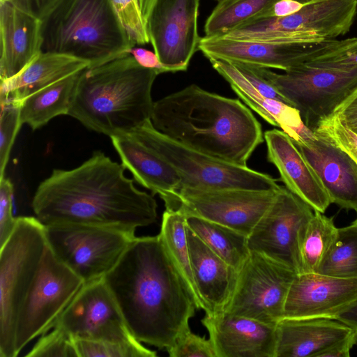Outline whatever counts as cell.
<instances>
[{"instance_id": "obj_36", "label": "cell", "mask_w": 357, "mask_h": 357, "mask_svg": "<svg viewBox=\"0 0 357 357\" xmlns=\"http://www.w3.org/2000/svg\"><path fill=\"white\" fill-rule=\"evenodd\" d=\"M0 179L9 160L10 151L22 125L20 118V102L8 101L0 103Z\"/></svg>"}, {"instance_id": "obj_49", "label": "cell", "mask_w": 357, "mask_h": 357, "mask_svg": "<svg viewBox=\"0 0 357 357\" xmlns=\"http://www.w3.org/2000/svg\"><path fill=\"white\" fill-rule=\"evenodd\" d=\"M294 1H296L302 4H307V3H310L316 1L317 0H294Z\"/></svg>"}, {"instance_id": "obj_35", "label": "cell", "mask_w": 357, "mask_h": 357, "mask_svg": "<svg viewBox=\"0 0 357 357\" xmlns=\"http://www.w3.org/2000/svg\"><path fill=\"white\" fill-rule=\"evenodd\" d=\"M306 63L318 67L351 68L357 66V36L330 39L326 46Z\"/></svg>"}, {"instance_id": "obj_5", "label": "cell", "mask_w": 357, "mask_h": 357, "mask_svg": "<svg viewBox=\"0 0 357 357\" xmlns=\"http://www.w3.org/2000/svg\"><path fill=\"white\" fill-rule=\"evenodd\" d=\"M41 52L56 53L96 66L135 47L112 0H58L40 20Z\"/></svg>"}, {"instance_id": "obj_8", "label": "cell", "mask_w": 357, "mask_h": 357, "mask_svg": "<svg viewBox=\"0 0 357 357\" xmlns=\"http://www.w3.org/2000/svg\"><path fill=\"white\" fill-rule=\"evenodd\" d=\"M357 14V0H317L292 15L253 21L224 37L271 43H317L347 33Z\"/></svg>"}, {"instance_id": "obj_4", "label": "cell", "mask_w": 357, "mask_h": 357, "mask_svg": "<svg viewBox=\"0 0 357 357\" xmlns=\"http://www.w3.org/2000/svg\"><path fill=\"white\" fill-rule=\"evenodd\" d=\"M160 73L130 54L81 71L68 115L109 137L151 120V89Z\"/></svg>"}, {"instance_id": "obj_21", "label": "cell", "mask_w": 357, "mask_h": 357, "mask_svg": "<svg viewBox=\"0 0 357 357\" xmlns=\"http://www.w3.org/2000/svg\"><path fill=\"white\" fill-rule=\"evenodd\" d=\"M268 160L280 174L285 187L307 203L313 211L324 213L331 204L317 174L293 139L278 129L265 132Z\"/></svg>"}, {"instance_id": "obj_25", "label": "cell", "mask_w": 357, "mask_h": 357, "mask_svg": "<svg viewBox=\"0 0 357 357\" xmlns=\"http://www.w3.org/2000/svg\"><path fill=\"white\" fill-rule=\"evenodd\" d=\"M186 234L192 272L206 307L205 314L222 312L234 291L238 271L211 250L187 225Z\"/></svg>"}, {"instance_id": "obj_48", "label": "cell", "mask_w": 357, "mask_h": 357, "mask_svg": "<svg viewBox=\"0 0 357 357\" xmlns=\"http://www.w3.org/2000/svg\"><path fill=\"white\" fill-rule=\"evenodd\" d=\"M143 16L146 22L156 0H139Z\"/></svg>"}, {"instance_id": "obj_15", "label": "cell", "mask_w": 357, "mask_h": 357, "mask_svg": "<svg viewBox=\"0 0 357 357\" xmlns=\"http://www.w3.org/2000/svg\"><path fill=\"white\" fill-rule=\"evenodd\" d=\"M54 327L75 339L126 343L135 340L104 278L84 283Z\"/></svg>"}, {"instance_id": "obj_44", "label": "cell", "mask_w": 357, "mask_h": 357, "mask_svg": "<svg viewBox=\"0 0 357 357\" xmlns=\"http://www.w3.org/2000/svg\"><path fill=\"white\" fill-rule=\"evenodd\" d=\"M129 54L135 58L140 66L146 68L156 70L160 74L167 73L166 69L160 61L155 52L134 47L130 50Z\"/></svg>"}, {"instance_id": "obj_40", "label": "cell", "mask_w": 357, "mask_h": 357, "mask_svg": "<svg viewBox=\"0 0 357 357\" xmlns=\"http://www.w3.org/2000/svg\"><path fill=\"white\" fill-rule=\"evenodd\" d=\"M317 132L348 153L357 164V134L345 126L335 115L320 122Z\"/></svg>"}, {"instance_id": "obj_19", "label": "cell", "mask_w": 357, "mask_h": 357, "mask_svg": "<svg viewBox=\"0 0 357 357\" xmlns=\"http://www.w3.org/2000/svg\"><path fill=\"white\" fill-rule=\"evenodd\" d=\"M294 142L317 174L331 204L357 213V164L351 157L317 132Z\"/></svg>"}, {"instance_id": "obj_20", "label": "cell", "mask_w": 357, "mask_h": 357, "mask_svg": "<svg viewBox=\"0 0 357 357\" xmlns=\"http://www.w3.org/2000/svg\"><path fill=\"white\" fill-rule=\"evenodd\" d=\"M216 357H275V325L226 312L205 316Z\"/></svg>"}, {"instance_id": "obj_31", "label": "cell", "mask_w": 357, "mask_h": 357, "mask_svg": "<svg viewBox=\"0 0 357 357\" xmlns=\"http://www.w3.org/2000/svg\"><path fill=\"white\" fill-rule=\"evenodd\" d=\"M232 89L265 121L280 128L294 141L306 138L313 133L305 126L296 108L260 94L248 93L236 88Z\"/></svg>"}, {"instance_id": "obj_46", "label": "cell", "mask_w": 357, "mask_h": 357, "mask_svg": "<svg viewBox=\"0 0 357 357\" xmlns=\"http://www.w3.org/2000/svg\"><path fill=\"white\" fill-rule=\"evenodd\" d=\"M332 319L347 325L357 334V299L337 312Z\"/></svg>"}, {"instance_id": "obj_30", "label": "cell", "mask_w": 357, "mask_h": 357, "mask_svg": "<svg viewBox=\"0 0 357 357\" xmlns=\"http://www.w3.org/2000/svg\"><path fill=\"white\" fill-rule=\"evenodd\" d=\"M185 220L186 215L181 211L166 209L158 234L190 289L198 310L205 312L206 307L197 289L192 272Z\"/></svg>"}, {"instance_id": "obj_50", "label": "cell", "mask_w": 357, "mask_h": 357, "mask_svg": "<svg viewBox=\"0 0 357 357\" xmlns=\"http://www.w3.org/2000/svg\"><path fill=\"white\" fill-rule=\"evenodd\" d=\"M352 224L357 226V218L352 222Z\"/></svg>"}, {"instance_id": "obj_2", "label": "cell", "mask_w": 357, "mask_h": 357, "mask_svg": "<svg viewBox=\"0 0 357 357\" xmlns=\"http://www.w3.org/2000/svg\"><path fill=\"white\" fill-rule=\"evenodd\" d=\"M125 169L100 151L74 169H54L33 195L35 217L44 225H91L133 233L154 223L155 199L138 190Z\"/></svg>"}, {"instance_id": "obj_14", "label": "cell", "mask_w": 357, "mask_h": 357, "mask_svg": "<svg viewBox=\"0 0 357 357\" xmlns=\"http://www.w3.org/2000/svg\"><path fill=\"white\" fill-rule=\"evenodd\" d=\"M313 214L307 203L280 186L272 204L248 236L250 250L301 273L300 238Z\"/></svg>"}, {"instance_id": "obj_11", "label": "cell", "mask_w": 357, "mask_h": 357, "mask_svg": "<svg viewBox=\"0 0 357 357\" xmlns=\"http://www.w3.org/2000/svg\"><path fill=\"white\" fill-rule=\"evenodd\" d=\"M83 284L47 243L37 275L18 316L15 331L17 356L34 338L54 327Z\"/></svg>"}, {"instance_id": "obj_28", "label": "cell", "mask_w": 357, "mask_h": 357, "mask_svg": "<svg viewBox=\"0 0 357 357\" xmlns=\"http://www.w3.org/2000/svg\"><path fill=\"white\" fill-rule=\"evenodd\" d=\"M186 225L216 255L237 271L248 258V236L223 225L186 215Z\"/></svg>"}, {"instance_id": "obj_1", "label": "cell", "mask_w": 357, "mask_h": 357, "mask_svg": "<svg viewBox=\"0 0 357 357\" xmlns=\"http://www.w3.org/2000/svg\"><path fill=\"white\" fill-rule=\"evenodd\" d=\"M132 336L166 350L198 310L159 234L135 237L104 277Z\"/></svg>"}, {"instance_id": "obj_51", "label": "cell", "mask_w": 357, "mask_h": 357, "mask_svg": "<svg viewBox=\"0 0 357 357\" xmlns=\"http://www.w3.org/2000/svg\"><path fill=\"white\" fill-rule=\"evenodd\" d=\"M215 1L219 2V1H223V0H215Z\"/></svg>"}, {"instance_id": "obj_9", "label": "cell", "mask_w": 357, "mask_h": 357, "mask_svg": "<svg viewBox=\"0 0 357 357\" xmlns=\"http://www.w3.org/2000/svg\"><path fill=\"white\" fill-rule=\"evenodd\" d=\"M257 69L299 111L312 132L357 88V66L332 68L305 63L282 74Z\"/></svg>"}, {"instance_id": "obj_3", "label": "cell", "mask_w": 357, "mask_h": 357, "mask_svg": "<svg viewBox=\"0 0 357 357\" xmlns=\"http://www.w3.org/2000/svg\"><path fill=\"white\" fill-rule=\"evenodd\" d=\"M151 121L167 137L239 166L264 141L261 124L239 100L196 84L154 102Z\"/></svg>"}, {"instance_id": "obj_32", "label": "cell", "mask_w": 357, "mask_h": 357, "mask_svg": "<svg viewBox=\"0 0 357 357\" xmlns=\"http://www.w3.org/2000/svg\"><path fill=\"white\" fill-rule=\"evenodd\" d=\"M337 229L333 218L314 211L300 238L301 273H317L323 257L336 237Z\"/></svg>"}, {"instance_id": "obj_6", "label": "cell", "mask_w": 357, "mask_h": 357, "mask_svg": "<svg viewBox=\"0 0 357 357\" xmlns=\"http://www.w3.org/2000/svg\"><path fill=\"white\" fill-rule=\"evenodd\" d=\"M47 246L45 225L36 217H17L13 231L0 247V357H16L19 314Z\"/></svg>"}, {"instance_id": "obj_23", "label": "cell", "mask_w": 357, "mask_h": 357, "mask_svg": "<svg viewBox=\"0 0 357 357\" xmlns=\"http://www.w3.org/2000/svg\"><path fill=\"white\" fill-rule=\"evenodd\" d=\"M110 138L121 165L138 183L160 197L172 193L180 187L181 178L175 169L135 129Z\"/></svg>"}, {"instance_id": "obj_12", "label": "cell", "mask_w": 357, "mask_h": 357, "mask_svg": "<svg viewBox=\"0 0 357 357\" xmlns=\"http://www.w3.org/2000/svg\"><path fill=\"white\" fill-rule=\"evenodd\" d=\"M296 274L250 251L238 271L234 291L223 312L275 325L284 317L287 295Z\"/></svg>"}, {"instance_id": "obj_37", "label": "cell", "mask_w": 357, "mask_h": 357, "mask_svg": "<svg viewBox=\"0 0 357 357\" xmlns=\"http://www.w3.org/2000/svg\"><path fill=\"white\" fill-rule=\"evenodd\" d=\"M26 357H79L75 340L59 327L43 334L27 353Z\"/></svg>"}, {"instance_id": "obj_22", "label": "cell", "mask_w": 357, "mask_h": 357, "mask_svg": "<svg viewBox=\"0 0 357 357\" xmlns=\"http://www.w3.org/2000/svg\"><path fill=\"white\" fill-rule=\"evenodd\" d=\"M0 80L22 71L40 52V20L0 1Z\"/></svg>"}, {"instance_id": "obj_45", "label": "cell", "mask_w": 357, "mask_h": 357, "mask_svg": "<svg viewBox=\"0 0 357 357\" xmlns=\"http://www.w3.org/2000/svg\"><path fill=\"white\" fill-rule=\"evenodd\" d=\"M357 344V334L353 332L349 337L338 341L320 353L318 357H349L350 351Z\"/></svg>"}, {"instance_id": "obj_10", "label": "cell", "mask_w": 357, "mask_h": 357, "mask_svg": "<svg viewBox=\"0 0 357 357\" xmlns=\"http://www.w3.org/2000/svg\"><path fill=\"white\" fill-rule=\"evenodd\" d=\"M54 255L84 283L104 278L135 238L118 229L73 224L45 225Z\"/></svg>"}, {"instance_id": "obj_34", "label": "cell", "mask_w": 357, "mask_h": 357, "mask_svg": "<svg viewBox=\"0 0 357 357\" xmlns=\"http://www.w3.org/2000/svg\"><path fill=\"white\" fill-rule=\"evenodd\" d=\"M79 357H155L152 351L138 340L121 343L75 339Z\"/></svg>"}, {"instance_id": "obj_33", "label": "cell", "mask_w": 357, "mask_h": 357, "mask_svg": "<svg viewBox=\"0 0 357 357\" xmlns=\"http://www.w3.org/2000/svg\"><path fill=\"white\" fill-rule=\"evenodd\" d=\"M317 273L357 279V226L338 228L335 240L323 257Z\"/></svg>"}, {"instance_id": "obj_17", "label": "cell", "mask_w": 357, "mask_h": 357, "mask_svg": "<svg viewBox=\"0 0 357 357\" xmlns=\"http://www.w3.org/2000/svg\"><path fill=\"white\" fill-rule=\"evenodd\" d=\"M328 40L317 43H271L204 36L200 39L199 50L208 59L287 71L313 59Z\"/></svg>"}, {"instance_id": "obj_41", "label": "cell", "mask_w": 357, "mask_h": 357, "mask_svg": "<svg viewBox=\"0 0 357 357\" xmlns=\"http://www.w3.org/2000/svg\"><path fill=\"white\" fill-rule=\"evenodd\" d=\"M13 185L3 177L0 179V247L14 230L16 219L13 213Z\"/></svg>"}, {"instance_id": "obj_7", "label": "cell", "mask_w": 357, "mask_h": 357, "mask_svg": "<svg viewBox=\"0 0 357 357\" xmlns=\"http://www.w3.org/2000/svg\"><path fill=\"white\" fill-rule=\"evenodd\" d=\"M135 130L175 169L181 178L179 188L270 191L281 186L268 174L225 162L167 137L153 127L151 120Z\"/></svg>"}, {"instance_id": "obj_29", "label": "cell", "mask_w": 357, "mask_h": 357, "mask_svg": "<svg viewBox=\"0 0 357 357\" xmlns=\"http://www.w3.org/2000/svg\"><path fill=\"white\" fill-rule=\"evenodd\" d=\"M278 0H223L206 20L205 36H223L253 21L269 17Z\"/></svg>"}, {"instance_id": "obj_38", "label": "cell", "mask_w": 357, "mask_h": 357, "mask_svg": "<svg viewBox=\"0 0 357 357\" xmlns=\"http://www.w3.org/2000/svg\"><path fill=\"white\" fill-rule=\"evenodd\" d=\"M116 12L132 43L144 45L150 42L147 24L139 0H112Z\"/></svg>"}, {"instance_id": "obj_43", "label": "cell", "mask_w": 357, "mask_h": 357, "mask_svg": "<svg viewBox=\"0 0 357 357\" xmlns=\"http://www.w3.org/2000/svg\"><path fill=\"white\" fill-rule=\"evenodd\" d=\"M6 1L19 10L40 20L58 0H0Z\"/></svg>"}, {"instance_id": "obj_13", "label": "cell", "mask_w": 357, "mask_h": 357, "mask_svg": "<svg viewBox=\"0 0 357 357\" xmlns=\"http://www.w3.org/2000/svg\"><path fill=\"white\" fill-rule=\"evenodd\" d=\"M278 190L258 191L179 188L160 198L166 209L178 210L185 215L200 217L248 236L272 204Z\"/></svg>"}, {"instance_id": "obj_27", "label": "cell", "mask_w": 357, "mask_h": 357, "mask_svg": "<svg viewBox=\"0 0 357 357\" xmlns=\"http://www.w3.org/2000/svg\"><path fill=\"white\" fill-rule=\"evenodd\" d=\"M80 72L73 74L29 96L20 102L22 124L32 130L45 126L59 115H68Z\"/></svg>"}, {"instance_id": "obj_42", "label": "cell", "mask_w": 357, "mask_h": 357, "mask_svg": "<svg viewBox=\"0 0 357 357\" xmlns=\"http://www.w3.org/2000/svg\"><path fill=\"white\" fill-rule=\"evenodd\" d=\"M333 115L357 134V88L338 106Z\"/></svg>"}, {"instance_id": "obj_26", "label": "cell", "mask_w": 357, "mask_h": 357, "mask_svg": "<svg viewBox=\"0 0 357 357\" xmlns=\"http://www.w3.org/2000/svg\"><path fill=\"white\" fill-rule=\"evenodd\" d=\"M89 66L86 61L73 56L40 52L18 75L1 80L0 103L20 102L35 92Z\"/></svg>"}, {"instance_id": "obj_24", "label": "cell", "mask_w": 357, "mask_h": 357, "mask_svg": "<svg viewBox=\"0 0 357 357\" xmlns=\"http://www.w3.org/2000/svg\"><path fill=\"white\" fill-rule=\"evenodd\" d=\"M275 357H318L354 331L331 318H282L275 326Z\"/></svg>"}, {"instance_id": "obj_47", "label": "cell", "mask_w": 357, "mask_h": 357, "mask_svg": "<svg viewBox=\"0 0 357 357\" xmlns=\"http://www.w3.org/2000/svg\"><path fill=\"white\" fill-rule=\"evenodd\" d=\"M304 4L294 0H278L273 5L271 17H285L300 10Z\"/></svg>"}, {"instance_id": "obj_39", "label": "cell", "mask_w": 357, "mask_h": 357, "mask_svg": "<svg viewBox=\"0 0 357 357\" xmlns=\"http://www.w3.org/2000/svg\"><path fill=\"white\" fill-rule=\"evenodd\" d=\"M171 357H216L211 340L194 333L190 326L183 331L166 350Z\"/></svg>"}, {"instance_id": "obj_18", "label": "cell", "mask_w": 357, "mask_h": 357, "mask_svg": "<svg viewBox=\"0 0 357 357\" xmlns=\"http://www.w3.org/2000/svg\"><path fill=\"white\" fill-rule=\"evenodd\" d=\"M357 299V279L318 273L296 274L286 300L283 318H331Z\"/></svg>"}, {"instance_id": "obj_16", "label": "cell", "mask_w": 357, "mask_h": 357, "mask_svg": "<svg viewBox=\"0 0 357 357\" xmlns=\"http://www.w3.org/2000/svg\"><path fill=\"white\" fill-rule=\"evenodd\" d=\"M200 0H156L147 20L155 53L167 72L185 71L199 50Z\"/></svg>"}]
</instances>
